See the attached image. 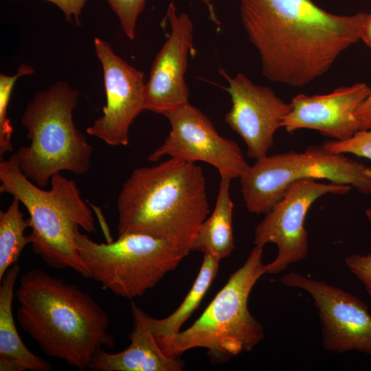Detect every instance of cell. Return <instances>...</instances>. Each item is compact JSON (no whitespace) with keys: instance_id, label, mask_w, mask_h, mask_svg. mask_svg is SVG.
<instances>
[{"instance_id":"obj_11","label":"cell","mask_w":371,"mask_h":371,"mask_svg":"<svg viewBox=\"0 0 371 371\" xmlns=\"http://www.w3.org/2000/svg\"><path fill=\"white\" fill-rule=\"evenodd\" d=\"M280 281L286 286L306 291L313 300L324 349L371 355V315L363 301L337 286L296 272L284 275Z\"/></svg>"},{"instance_id":"obj_20","label":"cell","mask_w":371,"mask_h":371,"mask_svg":"<svg viewBox=\"0 0 371 371\" xmlns=\"http://www.w3.org/2000/svg\"><path fill=\"white\" fill-rule=\"evenodd\" d=\"M19 200L13 197L6 211L0 212V280L6 271L16 264L23 249L30 244L25 235L30 227V218H24Z\"/></svg>"},{"instance_id":"obj_28","label":"cell","mask_w":371,"mask_h":371,"mask_svg":"<svg viewBox=\"0 0 371 371\" xmlns=\"http://www.w3.org/2000/svg\"><path fill=\"white\" fill-rule=\"evenodd\" d=\"M201 1L207 6L208 9L209 17L210 20L212 21V22H214L217 26L219 27L220 22L216 16L212 0H201Z\"/></svg>"},{"instance_id":"obj_24","label":"cell","mask_w":371,"mask_h":371,"mask_svg":"<svg viewBox=\"0 0 371 371\" xmlns=\"http://www.w3.org/2000/svg\"><path fill=\"white\" fill-rule=\"evenodd\" d=\"M345 264L371 297V252L366 255H349L345 258Z\"/></svg>"},{"instance_id":"obj_23","label":"cell","mask_w":371,"mask_h":371,"mask_svg":"<svg viewBox=\"0 0 371 371\" xmlns=\"http://www.w3.org/2000/svg\"><path fill=\"white\" fill-rule=\"evenodd\" d=\"M116 14L126 36L135 37L137 21L144 9L147 0H105Z\"/></svg>"},{"instance_id":"obj_9","label":"cell","mask_w":371,"mask_h":371,"mask_svg":"<svg viewBox=\"0 0 371 371\" xmlns=\"http://www.w3.org/2000/svg\"><path fill=\"white\" fill-rule=\"evenodd\" d=\"M352 188L349 185L321 183L314 179H302L291 183L255 229V245L264 247L273 243L278 248L276 258L266 265V273L278 274L289 265L305 259L308 253V238L304 220L309 208L324 194L344 195Z\"/></svg>"},{"instance_id":"obj_6","label":"cell","mask_w":371,"mask_h":371,"mask_svg":"<svg viewBox=\"0 0 371 371\" xmlns=\"http://www.w3.org/2000/svg\"><path fill=\"white\" fill-rule=\"evenodd\" d=\"M263 246L255 245L244 264L232 273L201 315L187 329L161 346L179 357L195 348L207 350L214 362H223L251 350L264 337L262 324L248 309V299L258 280L266 274Z\"/></svg>"},{"instance_id":"obj_2","label":"cell","mask_w":371,"mask_h":371,"mask_svg":"<svg viewBox=\"0 0 371 371\" xmlns=\"http://www.w3.org/2000/svg\"><path fill=\"white\" fill-rule=\"evenodd\" d=\"M15 296L20 326L46 355L82 371L102 346L113 347L108 315L78 286L33 269L20 278Z\"/></svg>"},{"instance_id":"obj_26","label":"cell","mask_w":371,"mask_h":371,"mask_svg":"<svg viewBox=\"0 0 371 371\" xmlns=\"http://www.w3.org/2000/svg\"><path fill=\"white\" fill-rule=\"evenodd\" d=\"M359 130L371 129V95L359 106L356 112Z\"/></svg>"},{"instance_id":"obj_14","label":"cell","mask_w":371,"mask_h":371,"mask_svg":"<svg viewBox=\"0 0 371 371\" xmlns=\"http://www.w3.org/2000/svg\"><path fill=\"white\" fill-rule=\"evenodd\" d=\"M166 16L171 32L152 64L144 93V110L162 115L190 104L185 76L193 48V23L189 16L177 14L171 3Z\"/></svg>"},{"instance_id":"obj_22","label":"cell","mask_w":371,"mask_h":371,"mask_svg":"<svg viewBox=\"0 0 371 371\" xmlns=\"http://www.w3.org/2000/svg\"><path fill=\"white\" fill-rule=\"evenodd\" d=\"M322 146L333 153H350L371 160V129L359 130L347 139L328 140Z\"/></svg>"},{"instance_id":"obj_15","label":"cell","mask_w":371,"mask_h":371,"mask_svg":"<svg viewBox=\"0 0 371 371\" xmlns=\"http://www.w3.org/2000/svg\"><path fill=\"white\" fill-rule=\"evenodd\" d=\"M370 95L371 88L364 82L339 87L327 94L297 95L282 127L288 133L308 128L337 140L347 139L359 131L356 112Z\"/></svg>"},{"instance_id":"obj_29","label":"cell","mask_w":371,"mask_h":371,"mask_svg":"<svg viewBox=\"0 0 371 371\" xmlns=\"http://www.w3.org/2000/svg\"><path fill=\"white\" fill-rule=\"evenodd\" d=\"M366 215L367 216L368 220L369 221L370 225H371V208H367L366 210Z\"/></svg>"},{"instance_id":"obj_5","label":"cell","mask_w":371,"mask_h":371,"mask_svg":"<svg viewBox=\"0 0 371 371\" xmlns=\"http://www.w3.org/2000/svg\"><path fill=\"white\" fill-rule=\"evenodd\" d=\"M78 94L67 82L58 81L38 92L22 117L30 145L15 153L19 166L42 188L63 170L81 175L91 168L93 147L73 120Z\"/></svg>"},{"instance_id":"obj_19","label":"cell","mask_w":371,"mask_h":371,"mask_svg":"<svg viewBox=\"0 0 371 371\" xmlns=\"http://www.w3.org/2000/svg\"><path fill=\"white\" fill-rule=\"evenodd\" d=\"M219 261L212 255L204 254L197 277L179 306L164 319L148 316L150 327L161 348L181 330L198 308L218 273Z\"/></svg>"},{"instance_id":"obj_21","label":"cell","mask_w":371,"mask_h":371,"mask_svg":"<svg viewBox=\"0 0 371 371\" xmlns=\"http://www.w3.org/2000/svg\"><path fill=\"white\" fill-rule=\"evenodd\" d=\"M34 69L25 64H21L14 76L0 75V156L11 152L13 146L11 137L13 132L10 120L8 116V108L11 93L17 79L24 75L32 74Z\"/></svg>"},{"instance_id":"obj_13","label":"cell","mask_w":371,"mask_h":371,"mask_svg":"<svg viewBox=\"0 0 371 371\" xmlns=\"http://www.w3.org/2000/svg\"><path fill=\"white\" fill-rule=\"evenodd\" d=\"M218 71L228 83L225 89L232 100L225 122L243 139L249 157L267 155L275 133L291 109V102L283 101L270 87L254 84L242 73L231 77L223 69Z\"/></svg>"},{"instance_id":"obj_8","label":"cell","mask_w":371,"mask_h":371,"mask_svg":"<svg viewBox=\"0 0 371 371\" xmlns=\"http://www.w3.org/2000/svg\"><path fill=\"white\" fill-rule=\"evenodd\" d=\"M302 179H326L349 185L362 194H371L370 168L322 146H312L302 152L291 150L256 159L240 177L247 210L267 214L291 183Z\"/></svg>"},{"instance_id":"obj_1","label":"cell","mask_w":371,"mask_h":371,"mask_svg":"<svg viewBox=\"0 0 371 371\" xmlns=\"http://www.w3.org/2000/svg\"><path fill=\"white\" fill-rule=\"evenodd\" d=\"M240 15L262 75L301 87L323 76L360 40L367 13L334 14L313 0H240Z\"/></svg>"},{"instance_id":"obj_4","label":"cell","mask_w":371,"mask_h":371,"mask_svg":"<svg viewBox=\"0 0 371 371\" xmlns=\"http://www.w3.org/2000/svg\"><path fill=\"white\" fill-rule=\"evenodd\" d=\"M0 181V192L17 198L30 214L28 236L34 254L52 268H69L90 278L74 236L80 228L95 232V221L76 181L58 172L51 178L50 188L43 190L23 173L16 153L1 161Z\"/></svg>"},{"instance_id":"obj_12","label":"cell","mask_w":371,"mask_h":371,"mask_svg":"<svg viewBox=\"0 0 371 371\" xmlns=\"http://www.w3.org/2000/svg\"><path fill=\"white\" fill-rule=\"evenodd\" d=\"M94 45L102 67L106 102L102 115L87 133L110 146H126L130 127L144 110V74L117 55L104 40L95 38Z\"/></svg>"},{"instance_id":"obj_7","label":"cell","mask_w":371,"mask_h":371,"mask_svg":"<svg viewBox=\"0 0 371 371\" xmlns=\"http://www.w3.org/2000/svg\"><path fill=\"white\" fill-rule=\"evenodd\" d=\"M98 243L76 231V249L90 272V278L116 295L132 299L154 287L175 270L189 251L164 239L141 233L117 236Z\"/></svg>"},{"instance_id":"obj_16","label":"cell","mask_w":371,"mask_h":371,"mask_svg":"<svg viewBox=\"0 0 371 371\" xmlns=\"http://www.w3.org/2000/svg\"><path fill=\"white\" fill-rule=\"evenodd\" d=\"M133 319L130 345L124 350L110 353L100 349L89 368L93 371H181L179 357L167 355L161 348L148 323V315L131 302Z\"/></svg>"},{"instance_id":"obj_18","label":"cell","mask_w":371,"mask_h":371,"mask_svg":"<svg viewBox=\"0 0 371 371\" xmlns=\"http://www.w3.org/2000/svg\"><path fill=\"white\" fill-rule=\"evenodd\" d=\"M231 179L221 177L214 209L201 223L192 251L210 254L221 260L235 249L232 227L234 203L229 194Z\"/></svg>"},{"instance_id":"obj_3","label":"cell","mask_w":371,"mask_h":371,"mask_svg":"<svg viewBox=\"0 0 371 371\" xmlns=\"http://www.w3.org/2000/svg\"><path fill=\"white\" fill-rule=\"evenodd\" d=\"M117 208V236L148 234L191 251L210 213L203 170L173 157L136 168L122 186Z\"/></svg>"},{"instance_id":"obj_10","label":"cell","mask_w":371,"mask_h":371,"mask_svg":"<svg viewBox=\"0 0 371 371\" xmlns=\"http://www.w3.org/2000/svg\"><path fill=\"white\" fill-rule=\"evenodd\" d=\"M171 130L164 140L148 156L155 162L164 156L213 166L221 177H240L249 168L238 145L221 136L213 123L198 108L188 104L164 115Z\"/></svg>"},{"instance_id":"obj_25","label":"cell","mask_w":371,"mask_h":371,"mask_svg":"<svg viewBox=\"0 0 371 371\" xmlns=\"http://www.w3.org/2000/svg\"><path fill=\"white\" fill-rule=\"evenodd\" d=\"M58 6L64 13L67 21L71 22L72 16H74L76 24L80 25V14L87 0H45Z\"/></svg>"},{"instance_id":"obj_27","label":"cell","mask_w":371,"mask_h":371,"mask_svg":"<svg viewBox=\"0 0 371 371\" xmlns=\"http://www.w3.org/2000/svg\"><path fill=\"white\" fill-rule=\"evenodd\" d=\"M360 39L371 49V13H367L361 27Z\"/></svg>"},{"instance_id":"obj_17","label":"cell","mask_w":371,"mask_h":371,"mask_svg":"<svg viewBox=\"0 0 371 371\" xmlns=\"http://www.w3.org/2000/svg\"><path fill=\"white\" fill-rule=\"evenodd\" d=\"M20 266L14 264L0 280V371H50L49 362L31 352L21 339L12 313Z\"/></svg>"}]
</instances>
